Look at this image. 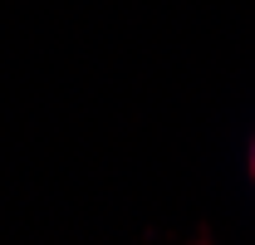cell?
I'll return each mask as SVG.
<instances>
[{
    "mask_svg": "<svg viewBox=\"0 0 255 245\" xmlns=\"http://www.w3.org/2000/svg\"><path fill=\"white\" fill-rule=\"evenodd\" d=\"M251 162H255V152H251Z\"/></svg>",
    "mask_w": 255,
    "mask_h": 245,
    "instance_id": "1",
    "label": "cell"
}]
</instances>
